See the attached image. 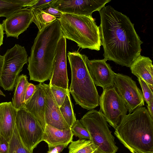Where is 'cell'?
Segmentation results:
<instances>
[{
    "mask_svg": "<svg viewBox=\"0 0 153 153\" xmlns=\"http://www.w3.org/2000/svg\"><path fill=\"white\" fill-rule=\"evenodd\" d=\"M104 59L129 67L140 55L143 43L129 18L109 5L99 11Z\"/></svg>",
    "mask_w": 153,
    "mask_h": 153,
    "instance_id": "6da1fadb",
    "label": "cell"
},
{
    "mask_svg": "<svg viewBox=\"0 0 153 153\" xmlns=\"http://www.w3.org/2000/svg\"><path fill=\"white\" fill-rule=\"evenodd\" d=\"M63 35L57 18L38 31L28 59L30 80L43 83L50 79L57 43Z\"/></svg>",
    "mask_w": 153,
    "mask_h": 153,
    "instance_id": "7a4b0ae2",
    "label": "cell"
},
{
    "mask_svg": "<svg viewBox=\"0 0 153 153\" xmlns=\"http://www.w3.org/2000/svg\"><path fill=\"white\" fill-rule=\"evenodd\" d=\"M114 134L131 153H153V119L141 106L125 116Z\"/></svg>",
    "mask_w": 153,
    "mask_h": 153,
    "instance_id": "3957f363",
    "label": "cell"
},
{
    "mask_svg": "<svg viewBox=\"0 0 153 153\" xmlns=\"http://www.w3.org/2000/svg\"><path fill=\"white\" fill-rule=\"evenodd\" d=\"M67 56L71 73L69 92L76 104L87 110L94 109L99 105L100 96L88 71L84 54L78 50L68 52Z\"/></svg>",
    "mask_w": 153,
    "mask_h": 153,
    "instance_id": "277c9868",
    "label": "cell"
},
{
    "mask_svg": "<svg viewBox=\"0 0 153 153\" xmlns=\"http://www.w3.org/2000/svg\"><path fill=\"white\" fill-rule=\"evenodd\" d=\"M63 36L79 48L99 51L101 45L99 26L92 17L63 13L58 18Z\"/></svg>",
    "mask_w": 153,
    "mask_h": 153,
    "instance_id": "5b68a950",
    "label": "cell"
},
{
    "mask_svg": "<svg viewBox=\"0 0 153 153\" xmlns=\"http://www.w3.org/2000/svg\"><path fill=\"white\" fill-rule=\"evenodd\" d=\"M87 130L90 140L97 150V153H116L118 148L114 137L109 129L102 114L93 109L90 110L79 120Z\"/></svg>",
    "mask_w": 153,
    "mask_h": 153,
    "instance_id": "8992f818",
    "label": "cell"
},
{
    "mask_svg": "<svg viewBox=\"0 0 153 153\" xmlns=\"http://www.w3.org/2000/svg\"><path fill=\"white\" fill-rule=\"evenodd\" d=\"M25 47L18 44L8 49L3 56L0 85L5 90L13 91L24 65L28 62Z\"/></svg>",
    "mask_w": 153,
    "mask_h": 153,
    "instance_id": "52a82bcc",
    "label": "cell"
},
{
    "mask_svg": "<svg viewBox=\"0 0 153 153\" xmlns=\"http://www.w3.org/2000/svg\"><path fill=\"white\" fill-rule=\"evenodd\" d=\"M16 126L25 147L33 152L42 141L44 129L36 119L23 108L17 110Z\"/></svg>",
    "mask_w": 153,
    "mask_h": 153,
    "instance_id": "ba28073f",
    "label": "cell"
},
{
    "mask_svg": "<svg viewBox=\"0 0 153 153\" xmlns=\"http://www.w3.org/2000/svg\"><path fill=\"white\" fill-rule=\"evenodd\" d=\"M99 104V111L107 122L115 129L128 111L114 85L103 89Z\"/></svg>",
    "mask_w": 153,
    "mask_h": 153,
    "instance_id": "9c48e42d",
    "label": "cell"
},
{
    "mask_svg": "<svg viewBox=\"0 0 153 153\" xmlns=\"http://www.w3.org/2000/svg\"><path fill=\"white\" fill-rule=\"evenodd\" d=\"M114 86L123 100L129 113L144 105L143 93L135 81L130 76L114 74Z\"/></svg>",
    "mask_w": 153,
    "mask_h": 153,
    "instance_id": "30bf717a",
    "label": "cell"
},
{
    "mask_svg": "<svg viewBox=\"0 0 153 153\" xmlns=\"http://www.w3.org/2000/svg\"><path fill=\"white\" fill-rule=\"evenodd\" d=\"M111 0H54L51 7L63 13L92 17V13L100 11Z\"/></svg>",
    "mask_w": 153,
    "mask_h": 153,
    "instance_id": "8fae6325",
    "label": "cell"
},
{
    "mask_svg": "<svg viewBox=\"0 0 153 153\" xmlns=\"http://www.w3.org/2000/svg\"><path fill=\"white\" fill-rule=\"evenodd\" d=\"M66 47V39L63 35L57 43L49 84L68 90L69 79L67 68Z\"/></svg>",
    "mask_w": 153,
    "mask_h": 153,
    "instance_id": "7c38bea8",
    "label": "cell"
},
{
    "mask_svg": "<svg viewBox=\"0 0 153 153\" xmlns=\"http://www.w3.org/2000/svg\"><path fill=\"white\" fill-rule=\"evenodd\" d=\"M84 57L88 71L95 85L104 89L114 85L115 73L105 59L90 60L85 55Z\"/></svg>",
    "mask_w": 153,
    "mask_h": 153,
    "instance_id": "4fadbf2b",
    "label": "cell"
},
{
    "mask_svg": "<svg viewBox=\"0 0 153 153\" xmlns=\"http://www.w3.org/2000/svg\"><path fill=\"white\" fill-rule=\"evenodd\" d=\"M33 17L30 8H22L4 20L1 24L7 37L17 39L27 30L32 22Z\"/></svg>",
    "mask_w": 153,
    "mask_h": 153,
    "instance_id": "5bb4252c",
    "label": "cell"
},
{
    "mask_svg": "<svg viewBox=\"0 0 153 153\" xmlns=\"http://www.w3.org/2000/svg\"><path fill=\"white\" fill-rule=\"evenodd\" d=\"M42 83L46 94L45 121L46 125L61 130L71 128L62 115L59 107L51 90L50 85Z\"/></svg>",
    "mask_w": 153,
    "mask_h": 153,
    "instance_id": "9a60e30c",
    "label": "cell"
},
{
    "mask_svg": "<svg viewBox=\"0 0 153 153\" xmlns=\"http://www.w3.org/2000/svg\"><path fill=\"white\" fill-rule=\"evenodd\" d=\"M46 94L42 83L36 85L35 92L22 108L30 113L36 119L44 129L46 124L45 121Z\"/></svg>",
    "mask_w": 153,
    "mask_h": 153,
    "instance_id": "2e32d148",
    "label": "cell"
},
{
    "mask_svg": "<svg viewBox=\"0 0 153 153\" xmlns=\"http://www.w3.org/2000/svg\"><path fill=\"white\" fill-rule=\"evenodd\" d=\"M17 112L12 102L0 103V134L8 142L15 127Z\"/></svg>",
    "mask_w": 153,
    "mask_h": 153,
    "instance_id": "e0dca14e",
    "label": "cell"
},
{
    "mask_svg": "<svg viewBox=\"0 0 153 153\" xmlns=\"http://www.w3.org/2000/svg\"><path fill=\"white\" fill-rule=\"evenodd\" d=\"M73 135L71 128L61 130L46 124L44 129L42 141L48 146L68 145L72 141Z\"/></svg>",
    "mask_w": 153,
    "mask_h": 153,
    "instance_id": "ac0fdd59",
    "label": "cell"
},
{
    "mask_svg": "<svg viewBox=\"0 0 153 153\" xmlns=\"http://www.w3.org/2000/svg\"><path fill=\"white\" fill-rule=\"evenodd\" d=\"M130 68L132 74L153 86V66L149 57L140 55L132 62Z\"/></svg>",
    "mask_w": 153,
    "mask_h": 153,
    "instance_id": "d6986e66",
    "label": "cell"
},
{
    "mask_svg": "<svg viewBox=\"0 0 153 153\" xmlns=\"http://www.w3.org/2000/svg\"><path fill=\"white\" fill-rule=\"evenodd\" d=\"M27 75L22 74L18 77L15 86L12 103L17 110L22 108L26 88L29 83Z\"/></svg>",
    "mask_w": 153,
    "mask_h": 153,
    "instance_id": "ffe728a7",
    "label": "cell"
},
{
    "mask_svg": "<svg viewBox=\"0 0 153 153\" xmlns=\"http://www.w3.org/2000/svg\"><path fill=\"white\" fill-rule=\"evenodd\" d=\"M33 17L32 22L41 32L46 26L56 20L57 18L37 9L30 8Z\"/></svg>",
    "mask_w": 153,
    "mask_h": 153,
    "instance_id": "44dd1931",
    "label": "cell"
},
{
    "mask_svg": "<svg viewBox=\"0 0 153 153\" xmlns=\"http://www.w3.org/2000/svg\"><path fill=\"white\" fill-rule=\"evenodd\" d=\"M68 153H97V150L90 140L79 139L72 141L68 147Z\"/></svg>",
    "mask_w": 153,
    "mask_h": 153,
    "instance_id": "7402d4cb",
    "label": "cell"
},
{
    "mask_svg": "<svg viewBox=\"0 0 153 153\" xmlns=\"http://www.w3.org/2000/svg\"><path fill=\"white\" fill-rule=\"evenodd\" d=\"M59 108L64 120L71 127L76 120L74 111L69 92L66 96L63 103Z\"/></svg>",
    "mask_w": 153,
    "mask_h": 153,
    "instance_id": "603a6c76",
    "label": "cell"
},
{
    "mask_svg": "<svg viewBox=\"0 0 153 153\" xmlns=\"http://www.w3.org/2000/svg\"><path fill=\"white\" fill-rule=\"evenodd\" d=\"M23 7L20 0H0V17L7 18Z\"/></svg>",
    "mask_w": 153,
    "mask_h": 153,
    "instance_id": "cb8c5ba5",
    "label": "cell"
},
{
    "mask_svg": "<svg viewBox=\"0 0 153 153\" xmlns=\"http://www.w3.org/2000/svg\"><path fill=\"white\" fill-rule=\"evenodd\" d=\"M7 153H33L24 144L16 126L9 142Z\"/></svg>",
    "mask_w": 153,
    "mask_h": 153,
    "instance_id": "d4e9b609",
    "label": "cell"
},
{
    "mask_svg": "<svg viewBox=\"0 0 153 153\" xmlns=\"http://www.w3.org/2000/svg\"><path fill=\"white\" fill-rule=\"evenodd\" d=\"M71 129L73 135L79 139H90V135L87 130L79 120H77L71 127Z\"/></svg>",
    "mask_w": 153,
    "mask_h": 153,
    "instance_id": "484cf974",
    "label": "cell"
},
{
    "mask_svg": "<svg viewBox=\"0 0 153 153\" xmlns=\"http://www.w3.org/2000/svg\"><path fill=\"white\" fill-rule=\"evenodd\" d=\"M53 95L59 107L63 103L69 90L55 86L50 85Z\"/></svg>",
    "mask_w": 153,
    "mask_h": 153,
    "instance_id": "4316f807",
    "label": "cell"
},
{
    "mask_svg": "<svg viewBox=\"0 0 153 153\" xmlns=\"http://www.w3.org/2000/svg\"><path fill=\"white\" fill-rule=\"evenodd\" d=\"M137 78L142 89L144 100L148 105L153 100V86L148 84L141 78L139 77Z\"/></svg>",
    "mask_w": 153,
    "mask_h": 153,
    "instance_id": "83f0119b",
    "label": "cell"
},
{
    "mask_svg": "<svg viewBox=\"0 0 153 153\" xmlns=\"http://www.w3.org/2000/svg\"><path fill=\"white\" fill-rule=\"evenodd\" d=\"M54 0H37V2L32 7L35 9L43 10L51 7Z\"/></svg>",
    "mask_w": 153,
    "mask_h": 153,
    "instance_id": "f1b7e54d",
    "label": "cell"
},
{
    "mask_svg": "<svg viewBox=\"0 0 153 153\" xmlns=\"http://www.w3.org/2000/svg\"><path fill=\"white\" fill-rule=\"evenodd\" d=\"M36 85L29 83L25 91L24 104L26 103L32 96L35 91Z\"/></svg>",
    "mask_w": 153,
    "mask_h": 153,
    "instance_id": "f546056e",
    "label": "cell"
},
{
    "mask_svg": "<svg viewBox=\"0 0 153 153\" xmlns=\"http://www.w3.org/2000/svg\"><path fill=\"white\" fill-rule=\"evenodd\" d=\"M42 10L46 13L59 18H60L63 13L56 9L51 7Z\"/></svg>",
    "mask_w": 153,
    "mask_h": 153,
    "instance_id": "4dcf8cb0",
    "label": "cell"
},
{
    "mask_svg": "<svg viewBox=\"0 0 153 153\" xmlns=\"http://www.w3.org/2000/svg\"><path fill=\"white\" fill-rule=\"evenodd\" d=\"M8 145L7 140L0 134V153H7Z\"/></svg>",
    "mask_w": 153,
    "mask_h": 153,
    "instance_id": "1f68e13d",
    "label": "cell"
},
{
    "mask_svg": "<svg viewBox=\"0 0 153 153\" xmlns=\"http://www.w3.org/2000/svg\"><path fill=\"white\" fill-rule=\"evenodd\" d=\"M67 146L66 145H59L55 146H48L49 149L47 153H60Z\"/></svg>",
    "mask_w": 153,
    "mask_h": 153,
    "instance_id": "d6a6232c",
    "label": "cell"
},
{
    "mask_svg": "<svg viewBox=\"0 0 153 153\" xmlns=\"http://www.w3.org/2000/svg\"><path fill=\"white\" fill-rule=\"evenodd\" d=\"M148 112L152 119H153V100L151 101L150 103L147 105Z\"/></svg>",
    "mask_w": 153,
    "mask_h": 153,
    "instance_id": "836d02e7",
    "label": "cell"
},
{
    "mask_svg": "<svg viewBox=\"0 0 153 153\" xmlns=\"http://www.w3.org/2000/svg\"><path fill=\"white\" fill-rule=\"evenodd\" d=\"M4 34V30L2 26L0 24V47L3 44Z\"/></svg>",
    "mask_w": 153,
    "mask_h": 153,
    "instance_id": "e575fe53",
    "label": "cell"
},
{
    "mask_svg": "<svg viewBox=\"0 0 153 153\" xmlns=\"http://www.w3.org/2000/svg\"><path fill=\"white\" fill-rule=\"evenodd\" d=\"M4 63V56L0 54V82Z\"/></svg>",
    "mask_w": 153,
    "mask_h": 153,
    "instance_id": "d590c367",
    "label": "cell"
},
{
    "mask_svg": "<svg viewBox=\"0 0 153 153\" xmlns=\"http://www.w3.org/2000/svg\"><path fill=\"white\" fill-rule=\"evenodd\" d=\"M0 95H2L4 97H5V94H4L3 93V92L0 89Z\"/></svg>",
    "mask_w": 153,
    "mask_h": 153,
    "instance_id": "8d00e7d4",
    "label": "cell"
}]
</instances>
